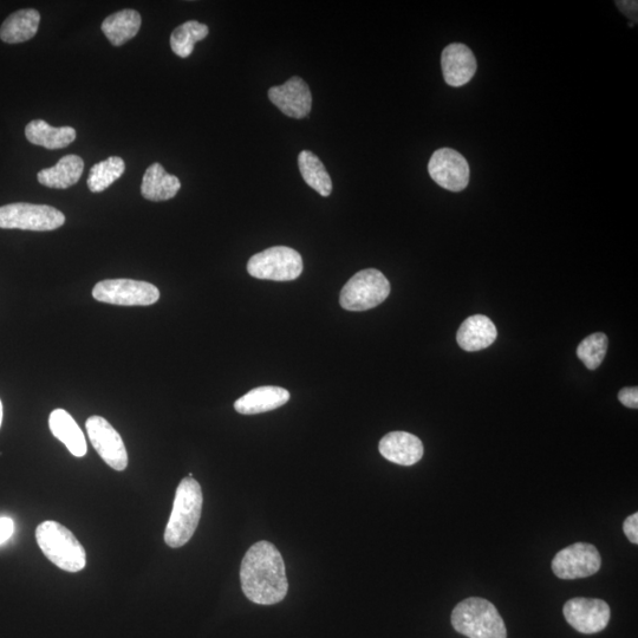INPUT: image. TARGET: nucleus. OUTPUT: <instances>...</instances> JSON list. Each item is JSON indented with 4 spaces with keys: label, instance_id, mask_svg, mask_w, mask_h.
Listing matches in <instances>:
<instances>
[{
    "label": "nucleus",
    "instance_id": "f257e3e1",
    "mask_svg": "<svg viewBox=\"0 0 638 638\" xmlns=\"http://www.w3.org/2000/svg\"><path fill=\"white\" fill-rule=\"evenodd\" d=\"M244 594L253 603L273 605L288 594L289 582L281 552L269 542L252 545L240 568Z\"/></svg>",
    "mask_w": 638,
    "mask_h": 638
},
{
    "label": "nucleus",
    "instance_id": "f03ea898",
    "mask_svg": "<svg viewBox=\"0 0 638 638\" xmlns=\"http://www.w3.org/2000/svg\"><path fill=\"white\" fill-rule=\"evenodd\" d=\"M203 504V490L198 481L182 479L165 531V542L169 548L178 549L190 542L197 531Z\"/></svg>",
    "mask_w": 638,
    "mask_h": 638
},
{
    "label": "nucleus",
    "instance_id": "7ed1b4c3",
    "mask_svg": "<svg viewBox=\"0 0 638 638\" xmlns=\"http://www.w3.org/2000/svg\"><path fill=\"white\" fill-rule=\"evenodd\" d=\"M452 626L468 638H507V629L496 605L485 598L460 602L452 613Z\"/></svg>",
    "mask_w": 638,
    "mask_h": 638
},
{
    "label": "nucleus",
    "instance_id": "20e7f679",
    "mask_svg": "<svg viewBox=\"0 0 638 638\" xmlns=\"http://www.w3.org/2000/svg\"><path fill=\"white\" fill-rule=\"evenodd\" d=\"M36 539L39 548L52 564L68 572L86 568L87 555L74 533L60 523L44 522L37 527Z\"/></svg>",
    "mask_w": 638,
    "mask_h": 638
},
{
    "label": "nucleus",
    "instance_id": "39448f33",
    "mask_svg": "<svg viewBox=\"0 0 638 638\" xmlns=\"http://www.w3.org/2000/svg\"><path fill=\"white\" fill-rule=\"evenodd\" d=\"M390 295V283L383 273L376 269L357 272L343 286L340 304L344 310L367 311L379 307Z\"/></svg>",
    "mask_w": 638,
    "mask_h": 638
},
{
    "label": "nucleus",
    "instance_id": "423d86ee",
    "mask_svg": "<svg viewBox=\"0 0 638 638\" xmlns=\"http://www.w3.org/2000/svg\"><path fill=\"white\" fill-rule=\"evenodd\" d=\"M247 271L263 281L291 282L302 275L303 259L291 247H270L249 260Z\"/></svg>",
    "mask_w": 638,
    "mask_h": 638
},
{
    "label": "nucleus",
    "instance_id": "0eeeda50",
    "mask_svg": "<svg viewBox=\"0 0 638 638\" xmlns=\"http://www.w3.org/2000/svg\"><path fill=\"white\" fill-rule=\"evenodd\" d=\"M64 214L48 205L17 203L0 207V229L47 232L60 229Z\"/></svg>",
    "mask_w": 638,
    "mask_h": 638
},
{
    "label": "nucleus",
    "instance_id": "6e6552de",
    "mask_svg": "<svg viewBox=\"0 0 638 638\" xmlns=\"http://www.w3.org/2000/svg\"><path fill=\"white\" fill-rule=\"evenodd\" d=\"M93 297L97 302L120 307H148L159 301L160 291L155 285L133 279H107L95 285Z\"/></svg>",
    "mask_w": 638,
    "mask_h": 638
},
{
    "label": "nucleus",
    "instance_id": "1a4fd4ad",
    "mask_svg": "<svg viewBox=\"0 0 638 638\" xmlns=\"http://www.w3.org/2000/svg\"><path fill=\"white\" fill-rule=\"evenodd\" d=\"M87 432L91 445L106 464L115 471H125L128 453L121 435L102 416L94 415L87 420Z\"/></svg>",
    "mask_w": 638,
    "mask_h": 638
},
{
    "label": "nucleus",
    "instance_id": "9d476101",
    "mask_svg": "<svg viewBox=\"0 0 638 638\" xmlns=\"http://www.w3.org/2000/svg\"><path fill=\"white\" fill-rule=\"evenodd\" d=\"M602 558L596 546L576 543L559 551L552 561V571L561 579H578L594 576L600 571Z\"/></svg>",
    "mask_w": 638,
    "mask_h": 638
},
{
    "label": "nucleus",
    "instance_id": "9b49d317",
    "mask_svg": "<svg viewBox=\"0 0 638 638\" xmlns=\"http://www.w3.org/2000/svg\"><path fill=\"white\" fill-rule=\"evenodd\" d=\"M563 614L578 633L592 635L608 627L611 610L607 602L597 598L576 597L565 603Z\"/></svg>",
    "mask_w": 638,
    "mask_h": 638
},
{
    "label": "nucleus",
    "instance_id": "f8f14e48",
    "mask_svg": "<svg viewBox=\"0 0 638 638\" xmlns=\"http://www.w3.org/2000/svg\"><path fill=\"white\" fill-rule=\"evenodd\" d=\"M431 178L445 190L464 191L470 182V165L457 151L451 148L438 149L428 164Z\"/></svg>",
    "mask_w": 638,
    "mask_h": 638
},
{
    "label": "nucleus",
    "instance_id": "ddd939ff",
    "mask_svg": "<svg viewBox=\"0 0 638 638\" xmlns=\"http://www.w3.org/2000/svg\"><path fill=\"white\" fill-rule=\"evenodd\" d=\"M269 99L291 119H304L311 112V91L301 77H291L283 86L272 87L269 90Z\"/></svg>",
    "mask_w": 638,
    "mask_h": 638
},
{
    "label": "nucleus",
    "instance_id": "4468645a",
    "mask_svg": "<svg viewBox=\"0 0 638 638\" xmlns=\"http://www.w3.org/2000/svg\"><path fill=\"white\" fill-rule=\"evenodd\" d=\"M441 67L448 86L459 88L474 77L477 60L467 45L453 43L442 51Z\"/></svg>",
    "mask_w": 638,
    "mask_h": 638
},
{
    "label": "nucleus",
    "instance_id": "2eb2a0df",
    "mask_svg": "<svg viewBox=\"0 0 638 638\" xmlns=\"http://www.w3.org/2000/svg\"><path fill=\"white\" fill-rule=\"evenodd\" d=\"M379 449L384 459L401 466L418 464L425 453L418 436L407 432H392L383 436Z\"/></svg>",
    "mask_w": 638,
    "mask_h": 638
},
{
    "label": "nucleus",
    "instance_id": "dca6fc26",
    "mask_svg": "<svg viewBox=\"0 0 638 638\" xmlns=\"http://www.w3.org/2000/svg\"><path fill=\"white\" fill-rule=\"evenodd\" d=\"M289 400L290 393L282 387H258L234 402V409L239 414L256 415L281 408Z\"/></svg>",
    "mask_w": 638,
    "mask_h": 638
},
{
    "label": "nucleus",
    "instance_id": "f3484780",
    "mask_svg": "<svg viewBox=\"0 0 638 638\" xmlns=\"http://www.w3.org/2000/svg\"><path fill=\"white\" fill-rule=\"evenodd\" d=\"M498 331L490 318L483 315L468 317L458 330L459 347L465 351H479L496 342Z\"/></svg>",
    "mask_w": 638,
    "mask_h": 638
},
{
    "label": "nucleus",
    "instance_id": "a211bd4d",
    "mask_svg": "<svg viewBox=\"0 0 638 638\" xmlns=\"http://www.w3.org/2000/svg\"><path fill=\"white\" fill-rule=\"evenodd\" d=\"M49 427L52 435L63 442L74 457L82 458L87 454V441L81 428L64 409H56L50 414Z\"/></svg>",
    "mask_w": 638,
    "mask_h": 638
},
{
    "label": "nucleus",
    "instance_id": "6ab92c4d",
    "mask_svg": "<svg viewBox=\"0 0 638 638\" xmlns=\"http://www.w3.org/2000/svg\"><path fill=\"white\" fill-rule=\"evenodd\" d=\"M180 188L181 182L175 175L168 174L160 164H153L143 175L141 194L143 198L159 203L173 199Z\"/></svg>",
    "mask_w": 638,
    "mask_h": 638
},
{
    "label": "nucleus",
    "instance_id": "aec40b11",
    "mask_svg": "<svg viewBox=\"0 0 638 638\" xmlns=\"http://www.w3.org/2000/svg\"><path fill=\"white\" fill-rule=\"evenodd\" d=\"M84 171V162L78 155L64 156L57 165L43 169L37 175L39 184L57 190H65L80 181Z\"/></svg>",
    "mask_w": 638,
    "mask_h": 638
},
{
    "label": "nucleus",
    "instance_id": "412c9836",
    "mask_svg": "<svg viewBox=\"0 0 638 638\" xmlns=\"http://www.w3.org/2000/svg\"><path fill=\"white\" fill-rule=\"evenodd\" d=\"M39 23H41V15L37 10H19L6 18L0 26V39L8 44L30 41L36 36Z\"/></svg>",
    "mask_w": 638,
    "mask_h": 638
},
{
    "label": "nucleus",
    "instance_id": "4be33fe9",
    "mask_svg": "<svg viewBox=\"0 0 638 638\" xmlns=\"http://www.w3.org/2000/svg\"><path fill=\"white\" fill-rule=\"evenodd\" d=\"M73 127L55 128L43 120H34L25 128V136L32 145L47 149H62L76 140Z\"/></svg>",
    "mask_w": 638,
    "mask_h": 638
},
{
    "label": "nucleus",
    "instance_id": "5701e85b",
    "mask_svg": "<svg viewBox=\"0 0 638 638\" xmlns=\"http://www.w3.org/2000/svg\"><path fill=\"white\" fill-rule=\"evenodd\" d=\"M141 22L142 19L138 11L126 9L104 19L101 29L110 43L115 47H121L138 35Z\"/></svg>",
    "mask_w": 638,
    "mask_h": 638
},
{
    "label": "nucleus",
    "instance_id": "b1692460",
    "mask_svg": "<svg viewBox=\"0 0 638 638\" xmlns=\"http://www.w3.org/2000/svg\"><path fill=\"white\" fill-rule=\"evenodd\" d=\"M298 167L308 186L322 197H329L332 192V181L323 162L310 151H303L298 156Z\"/></svg>",
    "mask_w": 638,
    "mask_h": 638
},
{
    "label": "nucleus",
    "instance_id": "393cba45",
    "mask_svg": "<svg viewBox=\"0 0 638 638\" xmlns=\"http://www.w3.org/2000/svg\"><path fill=\"white\" fill-rule=\"evenodd\" d=\"M208 26L197 21H190L178 26L171 36V48L175 55L187 58L192 55L195 43L208 36Z\"/></svg>",
    "mask_w": 638,
    "mask_h": 638
},
{
    "label": "nucleus",
    "instance_id": "a878e982",
    "mask_svg": "<svg viewBox=\"0 0 638 638\" xmlns=\"http://www.w3.org/2000/svg\"><path fill=\"white\" fill-rule=\"evenodd\" d=\"M126 171V164L119 156H110L109 159L96 164L89 173L88 187L93 193H101L112 186L116 180L122 177Z\"/></svg>",
    "mask_w": 638,
    "mask_h": 638
},
{
    "label": "nucleus",
    "instance_id": "bb28decb",
    "mask_svg": "<svg viewBox=\"0 0 638 638\" xmlns=\"http://www.w3.org/2000/svg\"><path fill=\"white\" fill-rule=\"evenodd\" d=\"M608 351L607 335L597 332L590 335L578 345L577 356L584 363V366L590 370L600 368Z\"/></svg>",
    "mask_w": 638,
    "mask_h": 638
},
{
    "label": "nucleus",
    "instance_id": "cd10ccee",
    "mask_svg": "<svg viewBox=\"0 0 638 638\" xmlns=\"http://www.w3.org/2000/svg\"><path fill=\"white\" fill-rule=\"evenodd\" d=\"M618 400H620L623 406H626L631 409H637L638 408V388L637 387L623 388L620 394H618Z\"/></svg>",
    "mask_w": 638,
    "mask_h": 638
},
{
    "label": "nucleus",
    "instance_id": "c85d7f7f",
    "mask_svg": "<svg viewBox=\"0 0 638 638\" xmlns=\"http://www.w3.org/2000/svg\"><path fill=\"white\" fill-rule=\"evenodd\" d=\"M623 531L631 543L638 544V513L631 514L623 524Z\"/></svg>",
    "mask_w": 638,
    "mask_h": 638
},
{
    "label": "nucleus",
    "instance_id": "c756f323",
    "mask_svg": "<svg viewBox=\"0 0 638 638\" xmlns=\"http://www.w3.org/2000/svg\"><path fill=\"white\" fill-rule=\"evenodd\" d=\"M15 533V522L11 518H0V545L8 542Z\"/></svg>",
    "mask_w": 638,
    "mask_h": 638
},
{
    "label": "nucleus",
    "instance_id": "7c9ffc66",
    "mask_svg": "<svg viewBox=\"0 0 638 638\" xmlns=\"http://www.w3.org/2000/svg\"><path fill=\"white\" fill-rule=\"evenodd\" d=\"M3 422V403L0 401V426H2Z\"/></svg>",
    "mask_w": 638,
    "mask_h": 638
}]
</instances>
